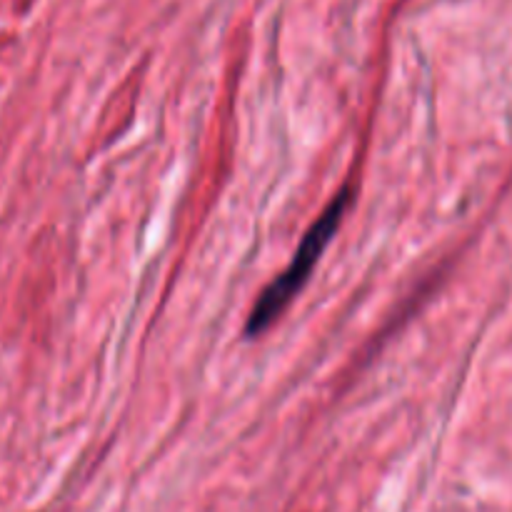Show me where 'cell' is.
Wrapping results in <instances>:
<instances>
[{
  "label": "cell",
  "instance_id": "cell-1",
  "mask_svg": "<svg viewBox=\"0 0 512 512\" xmlns=\"http://www.w3.org/2000/svg\"><path fill=\"white\" fill-rule=\"evenodd\" d=\"M348 205H350V193L348 188H345L335 195L333 203L323 210V215H320V218L315 220L313 228L308 230V235H305L303 243H300L298 253H295L293 263H290L288 268H285L283 273H280L278 278L263 290L258 303H255L253 310H250L248 325H245V333H248L250 338L263 335L265 330H268L270 325L283 315V310L293 303L295 295L303 290V285L308 283L310 273H313L315 265H318L320 255L325 253L330 240H333L335 233H338Z\"/></svg>",
  "mask_w": 512,
  "mask_h": 512
}]
</instances>
